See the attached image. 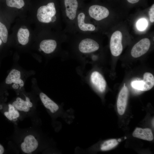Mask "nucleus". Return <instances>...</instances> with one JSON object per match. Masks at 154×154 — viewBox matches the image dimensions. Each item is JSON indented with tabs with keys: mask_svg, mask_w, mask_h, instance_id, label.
<instances>
[{
	"mask_svg": "<svg viewBox=\"0 0 154 154\" xmlns=\"http://www.w3.org/2000/svg\"><path fill=\"white\" fill-rule=\"evenodd\" d=\"M5 83L7 84L12 83L18 84L20 88L24 85L23 81L21 79L20 72L15 69H13L10 71L6 79Z\"/></svg>",
	"mask_w": 154,
	"mask_h": 154,
	"instance_id": "obj_14",
	"label": "nucleus"
},
{
	"mask_svg": "<svg viewBox=\"0 0 154 154\" xmlns=\"http://www.w3.org/2000/svg\"><path fill=\"white\" fill-rule=\"evenodd\" d=\"M19 86V85L18 84L14 83L12 85V87L15 89H17Z\"/></svg>",
	"mask_w": 154,
	"mask_h": 154,
	"instance_id": "obj_24",
	"label": "nucleus"
},
{
	"mask_svg": "<svg viewBox=\"0 0 154 154\" xmlns=\"http://www.w3.org/2000/svg\"><path fill=\"white\" fill-rule=\"evenodd\" d=\"M122 34L119 31H115L111 37L110 47L111 53L114 56H119L122 52Z\"/></svg>",
	"mask_w": 154,
	"mask_h": 154,
	"instance_id": "obj_7",
	"label": "nucleus"
},
{
	"mask_svg": "<svg viewBox=\"0 0 154 154\" xmlns=\"http://www.w3.org/2000/svg\"><path fill=\"white\" fill-rule=\"evenodd\" d=\"M132 135L134 137L149 141H151L153 139L152 131L148 128L137 127L133 131Z\"/></svg>",
	"mask_w": 154,
	"mask_h": 154,
	"instance_id": "obj_13",
	"label": "nucleus"
},
{
	"mask_svg": "<svg viewBox=\"0 0 154 154\" xmlns=\"http://www.w3.org/2000/svg\"><path fill=\"white\" fill-rule=\"evenodd\" d=\"M2 43V41L0 39V45H1Z\"/></svg>",
	"mask_w": 154,
	"mask_h": 154,
	"instance_id": "obj_27",
	"label": "nucleus"
},
{
	"mask_svg": "<svg viewBox=\"0 0 154 154\" xmlns=\"http://www.w3.org/2000/svg\"><path fill=\"white\" fill-rule=\"evenodd\" d=\"M91 83L96 90L101 93L104 92L106 86V82L102 75L98 72L94 71L90 76Z\"/></svg>",
	"mask_w": 154,
	"mask_h": 154,
	"instance_id": "obj_9",
	"label": "nucleus"
},
{
	"mask_svg": "<svg viewBox=\"0 0 154 154\" xmlns=\"http://www.w3.org/2000/svg\"><path fill=\"white\" fill-rule=\"evenodd\" d=\"M8 6L21 9L25 5L24 0H6Z\"/></svg>",
	"mask_w": 154,
	"mask_h": 154,
	"instance_id": "obj_18",
	"label": "nucleus"
},
{
	"mask_svg": "<svg viewBox=\"0 0 154 154\" xmlns=\"http://www.w3.org/2000/svg\"><path fill=\"white\" fill-rule=\"evenodd\" d=\"M88 17L99 21L107 17L109 14L108 9L102 5L94 4L88 7H82Z\"/></svg>",
	"mask_w": 154,
	"mask_h": 154,
	"instance_id": "obj_4",
	"label": "nucleus"
},
{
	"mask_svg": "<svg viewBox=\"0 0 154 154\" xmlns=\"http://www.w3.org/2000/svg\"><path fill=\"white\" fill-rule=\"evenodd\" d=\"M153 123H152L153 125V126H154V119H153Z\"/></svg>",
	"mask_w": 154,
	"mask_h": 154,
	"instance_id": "obj_28",
	"label": "nucleus"
},
{
	"mask_svg": "<svg viewBox=\"0 0 154 154\" xmlns=\"http://www.w3.org/2000/svg\"><path fill=\"white\" fill-rule=\"evenodd\" d=\"M39 97L45 107L49 110L52 113H54L58 110L59 107L58 105L44 93H40Z\"/></svg>",
	"mask_w": 154,
	"mask_h": 154,
	"instance_id": "obj_12",
	"label": "nucleus"
},
{
	"mask_svg": "<svg viewBox=\"0 0 154 154\" xmlns=\"http://www.w3.org/2000/svg\"><path fill=\"white\" fill-rule=\"evenodd\" d=\"M5 117L9 120L16 121L19 117L20 114L19 111L11 104L8 105V110L4 113Z\"/></svg>",
	"mask_w": 154,
	"mask_h": 154,
	"instance_id": "obj_15",
	"label": "nucleus"
},
{
	"mask_svg": "<svg viewBox=\"0 0 154 154\" xmlns=\"http://www.w3.org/2000/svg\"><path fill=\"white\" fill-rule=\"evenodd\" d=\"M150 20L151 22H154V4H153L150 8L149 11Z\"/></svg>",
	"mask_w": 154,
	"mask_h": 154,
	"instance_id": "obj_21",
	"label": "nucleus"
},
{
	"mask_svg": "<svg viewBox=\"0 0 154 154\" xmlns=\"http://www.w3.org/2000/svg\"><path fill=\"white\" fill-rule=\"evenodd\" d=\"M8 32L5 25L0 22V37L3 42H7Z\"/></svg>",
	"mask_w": 154,
	"mask_h": 154,
	"instance_id": "obj_19",
	"label": "nucleus"
},
{
	"mask_svg": "<svg viewBox=\"0 0 154 154\" xmlns=\"http://www.w3.org/2000/svg\"><path fill=\"white\" fill-rule=\"evenodd\" d=\"M147 25L146 20L144 19L139 20L137 23V27L140 31L144 30L147 27Z\"/></svg>",
	"mask_w": 154,
	"mask_h": 154,
	"instance_id": "obj_20",
	"label": "nucleus"
},
{
	"mask_svg": "<svg viewBox=\"0 0 154 154\" xmlns=\"http://www.w3.org/2000/svg\"><path fill=\"white\" fill-rule=\"evenodd\" d=\"M129 3L134 4L138 3L140 0H126Z\"/></svg>",
	"mask_w": 154,
	"mask_h": 154,
	"instance_id": "obj_22",
	"label": "nucleus"
},
{
	"mask_svg": "<svg viewBox=\"0 0 154 154\" xmlns=\"http://www.w3.org/2000/svg\"><path fill=\"white\" fill-rule=\"evenodd\" d=\"M4 151V149L3 146L0 144V154H3Z\"/></svg>",
	"mask_w": 154,
	"mask_h": 154,
	"instance_id": "obj_23",
	"label": "nucleus"
},
{
	"mask_svg": "<svg viewBox=\"0 0 154 154\" xmlns=\"http://www.w3.org/2000/svg\"><path fill=\"white\" fill-rule=\"evenodd\" d=\"M128 89L124 84L120 90L117 102V110L120 115H123L125 111L128 96Z\"/></svg>",
	"mask_w": 154,
	"mask_h": 154,
	"instance_id": "obj_10",
	"label": "nucleus"
},
{
	"mask_svg": "<svg viewBox=\"0 0 154 154\" xmlns=\"http://www.w3.org/2000/svg\"><path fill=\"white\" fill-rule=\"evenodd\" d=\"M151 45L150 40L148 38H143L135 44L131 51L132 56L139 57L145 54L149 50Z\"/></svg>",
	"mask_w": 154,
	"mask_h": 154,
	"instance_id": "obj_8",
	"label": "nucleus"
},
{
	"mask_svg": "<svg viewBox=\"0 0 154 154\" xmlns=\"http://www.w3.org/2000/svg\"><path fill=\"white\" fill-rule=\"evenodd\" d=\"M38 146V142L36 137L32 134L25 136L21 143L20 148L24 153L31 154L35 151Z\"/></svg>",
	"mask_w": 154,
	"mask_h": 154,
	"instance_id": "obj_6",
	"label": "nucleus"
},
{
	"mask_svg": "<svg viewBox=\"0 0 154 154\" xmlns=\"http://www.w3.org/2000/svg\"><path fill=\"white\" fill-rule=\"evenodd\" d=\"M143 80H135L131 82V85L134 88L141 91H146L150 90L154 85V77L151 73H145Z\"/></svg>",
	"mask_w": 154,
	"mask_h": 154,
	"instance_id": "obj_5",
	"label": "nucleus"
},
{
	"mask_svg": "<svg viewBox=\"0 0 154 154\" xmlns=\"http://www.w3.org/2000/svg\"><path fill=\"white\" fill-rule=\"evenodd\" d=\"M12 105L19 111L25 112H29L33 106V103L27 97H26L25 100L20 98H17Z\"/></svg>",
	"mask_w": 154,
	"mask_h": 154,
	"instance_id": "obj_11",
	"label": "nucleus"
},
{
	"mask_svg": "<svg viewBox=\"0 0 154 154\" xmlns=\"http://www.w3.org/2000/svg\"><path fill=\"white\" fill-rule=\"evenodd\" d=\"M2 108V105H0V109L1 110Z\"/></svg>",
	"mask_w": 154,
	"mask_h": 154,
	"instance_id": "obj_26",
	"label": "nucleus"
},
{
	"mask_svg": "<svg viewBox=\"0 0 154 154\" xmlns=\"http://www.w3.org/2000/svg\"><path fill=\"white\" fill-rule=\"evenodd\" d=\"M118 141L116 139H111L105 141L101 145V149L105 151L110 150L118 144Z\"/></svg>",
	"mask_w": 154,
	"mask_h": 154,
	"instance_id": "obj_17",
	"label": "nucleus"
},
{
	"mask_svg": "<svg viewBox=\"0 0 154 154\" xmlns=\"http://www.w3.org/2000/svg\"><path fill=\"white\" fill-rule=\"evenodd\" d=\"M88 34L76 33L68 35L72 51L78 56L87 54L98 50L100 48L98 43L88 37Z\"/></svg>",
	"mask_w": 154,
	"mask_h": 154,
	"instance_id": "obj_1",
	"label": "nucleus"
},
{
	"mask_svg": "<svg viewBox=\"0 0 154 154\" xmlns=\"http://www.w3.org/2000/svg\"><path fill=\"white\" fill-rule=\"evenodd\" d=\"M37 18L40 23L55 24L60 29L62 30L61 13L54 2L40 6L37 10Z\"/></svg>",
	"mask_w": 154,
	"mask_h": 154,
	"instance_id": "obj_2",
	"label": "nucleus"
},
{
	"mask_svg": "<svg viewBox=\"0 0 154 154\" xmlns=\"http://www.w3.org/2000/svg\"><path fill=\"white\" fill-rule=\"evenodd\" d=\"M29 32L28 29L20 28L17 33V37L19 42L22 45H25L28 42Z\"/></svg>",
	"mask_w": 154,
	"mask_h": 154,
	"instance_id": "obj_16",
	"label": "nucleus"
},
{
	"mask_svg": "<svg viewBox=\"0 0 154 154\" xmlns=\"http://www.w3.org/2000/svg\"><path fill=\"white\" fill-rule=\"evenodd\" d=\"M88 17L82 7L78 11L74 24L75 33L88 34L95 31V26L88 21Z\"/></svg>",
	"mask_w": 154,
	"mask_h": 154,
	"instance_id": "obj_3",
	"label": "nucleus"
},
{
	"mask_svg": "<svg viewBox=\"0 0 154 154\" xmlns=\"http://www.w3.org/2000/svg\"><path fill=\"white\" fill-rule=\"evenodd\" d=\"M21 28L24 29H27L26 27L25 26H23Z\"/></svg>",
	"mask_w": 154,
	"mask_h": 154,
	"instance_id": "obj_25",
	"label": "nucleus"
}]
</instances>
